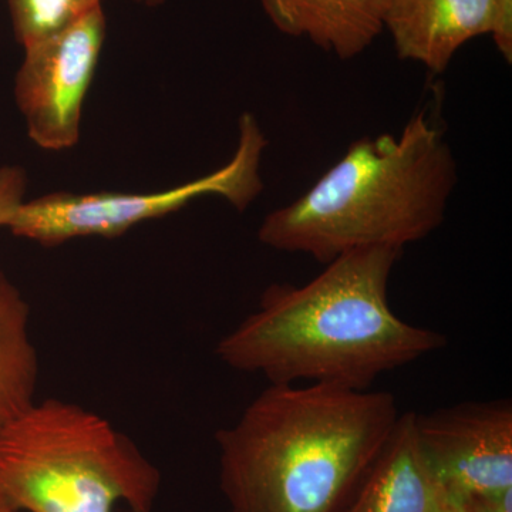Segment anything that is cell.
Here are the masks:
<instances>
[{"label": "cell", "mask_w": 512, "mask_h": 512, "mask_svg": "<svg viewBox=\"0 0 512 512\" xmlns=\"http://www.w3.org/2000/svg\"><path fill=\"white\" fill-rule=\"evenodd\" d=\"M456 184L450 144L419 111L397 136L350 144L298 200L266 215L258 239L323 264L356 249L403 251L443 224Z\"/></svg>", "instance_id": "obj_3"}, {"label": "cell", "mask_w": 512, "mask_h": 512, "mask_svg": "<svg viewBox=\"0 0 512 512\" xmlns=\"http://www.w3.org/2000/svg\"><path fill=\"white\" fill-rule=\"evenodd\" d=\"M392 393L269 384L215 434L231 512H346L392 436Z\"/></svg>", "instance_id": "obj_2"}, {"label": "cell", "mask_w": 512, "mask_h": 512, "mask_svg": "<svg viewBox=\"0 0 512 512\" xmlns=\"http://www.w3.org/2000/svg\"><path fill=\"white\" fill-rule=\"evenodd\" d=\"M28 175L23 168L8 165L0 168V227H8L13 215L25 202Z\"/></svg>", "instance_id": "obj_13"}, {"label": "cell", "mask_w": 512, "mask_h": 512, "mask_svg": "<svg viewBox=\"0 0 512 512\" xmlns=\"http://www.w3.org/2000/svg\"><path fill=\"white\" fill-rule=\"evenodd\" d=\"M488 35L493 36L498 52L505 62H512V0H495L493 19Z\"/></svg>", "instance_id": "obj_14"}, {"label": "cell", "mask_w": 512, "mask_h": 512, "mask_svg": "<svg viewBox=\"0 0 512 512\" xmlns=\"http://www.w3.org/2000/svg\"><path fill=\"white\" fill-rule=\"evenodd\" d=\"M0 512H19L18 510H15V508L12 507L8 503V501L5 500V498L0 497Z\"/></svg>", "instance_id": "obj_16"}, {"label": "cell", "mask_w": 512, "mask_h": 512, "mask_svg": "<svg viewBox=\"0 0 512 512\" xmlns=\"http://www.w3.org/2000/svg\"><path fill=\"white\" fill-rule=\"evenodd\" d=\"M451 512H476V511L470 510V508L466 507V505L456 503V501H454L453 511H451Z\"/></svg>", "instance_id": "obj_17"}, {"label": "cell", "mask_w": 512, "mask_h": 512, "mask_svg": "<svg viewBox=\"0 0 512 512\" xmlns=\"http://www.w3.org/2000/svg\"><path fill=\"white\" fill-rule=\"evenodd\" d=\"M39 375L28 302L0 272V427L36 402Z\"/></svg>", "instance_id": "obj_11"}, {"label": "cell", "mask_w": 512, "mask_h": 512, "mask_svg": "<svg viewBox=\"0 0 512 512\" xmlns=\"http://www.w3.org/2000/svg\"><path fill=\"white\" fill-rule=\"evenodd\" d=\"M495 0H390L384 13L397 56L440 74L471 39L488 35Z\"/></svg>", "instance_id": "obj_8"}, {"label": "cell", "mask_w": 512, "mask_h": 512, "mask_svg": "<svg viewBox=\"0 0 512 512\" xmlns=\"http://www.w3.org/2000/svg\"><path fill=\"white\" fill-rule=\"evenodd\" d=\"M453 507L421 454L414 412H407L400 414L346 512H451Z\"/></svg>", "instance_id": "obj_9"}, {"label": "cell", "mask_w": 512, "mask_h": 512, "mask_svg": "<svg viewBox=\"0 0 512 512\" xmlns=\"http://www.w3.org/2000/svg\"><path fill=\"white\" fill-rule=\"evenodd\" d=\"M106 35L107 19L99 6L62 32L25 47L15 99L37 147L63 151L76 146Z\"/></svg>", "instance_id": "obj_6"}, {"label": "cell", "mask_w": 512, "mask_h": 512, "mask_svg": "<svg viewBox=\"0 0 512 512\" xmlns=\"http://www.w3.org/2000/svg\"><path fill=\"white\" fill-rule=\"evenodd\" d=\"M421 454L451 500L474 503L512 491L510 399L414 413Z\"/></svg>", "instance_id": "obj_7"}, {"label": "cell", "mask_w": 512, "mask_h": 512, "mask_svg": "<svg viewBox=\"0 0 512 512\" xmlns=\"http://www.w3.org/2000/svg\"><path fill=\"white\" fill-rule=\"evenodd\" d=\"M266 144L258 121L244 113L237 151L214 173L158 192H53L23 202L6 228L16 237L57 247L82 237L119 238L141 222L165 217L207 195L224 198L244 211L264 188L261 160Z\"/></svg>", "instance_id": "obj_5"}, {"label": "cell", "mask_w": 512, "mask_h": 512, "mask_svg": "<svg viewBox=\"0 0 512 512\" xmlns=\"http://www.w3.org/2000/svg\"><path fill=\"white\" fill-rule=\"evenodd\" d=\"M136 2L141 3V5L147 6V8H158V6L163 5L165 0H136Z\"/></svg>", "instance_id": "obj_15"}, {"label": "cell", "mask_w": 512, "mask_h": 512, "mask_svg": "<svg viewBox=\"0 0 512 512\" xmlns=\"http://www.w3.org/2000/svg\"><path fill=\"white\" fill-rule=\"evenodd\" d=\"M402 254L356 249L325 264L308 284L269 286L215 353L231 369L258 373L269 384L369 390L384 373L447 345L446 336L390 308L389 279Z\"/></svg>", "instance_id": "obj_1"}, {"label": "cell", "mask_w": 512, "mask_h": 512, "mask_svg": "<svg viewBox=\"0 0 512 512\" xmlns=\"http://www.w3.org/2000/svg\"><path fill=\"white\" fill-rule=\"evenodd\" d=\"M16 40L28 47L69 28L103 0H8Z\"/></svg>", "instance_id": "obj_12"}, {"label": "cell", "mask_w": 512, "mask_h": 512, "mask_svg": "<svg viewBox=\"0 0 512 512\" xmlns=\"http://www.w3.org/2000/svg\"><path fill=\"white\" fill-rule=\"evenodd\" d=\"M160 470L109 420L62 399L0 427V497L28 512H151Z\"/></svg>", "instance_id": "obj_4"}, {"label": "cell", "mask_w": 512, "mask_h": 512, "mask_svg": "<svg viewBox=\"0 0 512 512\" xmlns=\"http://www.w3.org/2000/svg\"><path fill=\"white\" fill-rule=\"evenodd\" d=\"M390 0H261L276 29L306 37L342 60L362 55L384 30Z\"/></svg>", "instance_id": "obj_10"}]
</instances>
